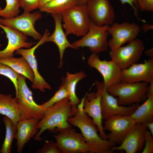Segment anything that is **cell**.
I'll use <instances>...</instances> for the list:
<instances>
[{
    "instance_id": "obj_11",
    "label": "cell",
    "mask_w": 153,
    "mask_h": 153,
    "mask_svg": "<svg viewBox=\"0 0 153 153\" xmlns=\"http://www.w3.org/2000/svg\"><path fill=\"white\" fill-rule=\"evenodd\" d=\"M87 62L90 67L95 69L101 74L106 89L121 82L122 69L113 60H101L98 54L92 53Z\"/></svg>"
},
{
    "instance_id": "obj_19",
    "label": "cell",
    "mask_w": 153,
    "mask_h": 153,
    "mask_svg": "<svg viewBox=\"0 0 153 153\" xmlns=\"http://www.w3.org/2000/svg\"><path fill=\"white\" fill-rule=\"evenodd\" d=\"M0 27L5 32L8 40L6 47L0 51V58L14 56L15 51L23 48H30L32 46L33 43L27 42V36L21 32L1 24Z\"/></svg>"
},
{
    "instance_id": "obj_44",
    "label": "cell",
    "mask_w": 153,
    "mask_h": 153,
    "mask_svg": "<svg viewBox=\"0 0 153 153\" xmlns=\"http://www.w3.org/2000/svg\"></svg>"
},
{
    "instance_id": "obj_18",
    "label": "cell",
    "mask_w": 153,
    "mask_h": 153,
    "mask_svg": "<svg viewBox=\"0 0 153 153\" xmlns=\"http://www.w3.org/2000/svg\"><path fill=\"white\" fill-rule=\"evenodd\" d=\"M101 94L97 90L95 92L86 93L84 101V111L90 116L97 127L99 136L102 139L108 140L102 125L101 107Z\"/></svg>"
},
{
    "instance_id": "obj_24",
    "label": "cell",
    "mask_w": 153,
    "mask_h": 153,
    "mask_svg": "<svg viewBox=\"0 0 153 153\" xmlns=\"http://www.w3.org/2000/svg\"><path fill=\"white\" fill-rule=\"evenodd\" d=\"M0 63L9 66L17 73L33 82L34 79L33 73L27 61L23 57L20 58L14 56L0 58Z\"/></svg>"
},
{
    "instance_id": "obj_9",
    "label": "cell",
    "mask_w": 153,
    "mask_h": 153,
    "mask_svg": "<svg viewBox=\"0 0 153 153\" xmlns=\"http://www.w3.org/2000/svg\"><path fill=\"white\" fill-rule=\"evenodd\" d=\"M97 90L101 94V107L103 120L114 115L130 116L139 106L135 104L129 106L119 105L116 98L107 91L103 82L95 81Z\"/></svg>"
},
{
    "instance_id": "obj_40",
    "label": "cell",
    "mask_w": 153,
    "mask_h": 153,
    "mask_svg": "<svg viewBox=\"0 0 153 153\" xmlns=\"http://www.w3.org/2000/svg\"><path fill=\"white\" fill-rule=\"evenodd\" d=\"M52 0H40L39 7V8L46 3Z\"/></svg>"
},
{
    "instance_id": "obj_25",
    "label": "cell",
    "mask_w": 153,
    "mask_h": 153,
    "mask_svg": "<svg viewBox=\"0 0 153 153\" xmlns=\"http://www.w3.org/2000/svg\"><path fill=\"white\" fill-rule=\"evenodd\" d=\"M136 124H144L153 121V94L147 95L144 102L139 106L130 115Z\"/></svg>"
},
{
    "instance_id": "obj_36",
    "label": "cell",
    "mask_w": 153,
    "mask_h": 153,
    "mask_svg": "<svg viewBox=\"0 0 153 153\" xmlns=\"http://www.w3.org/2000/svg\"><path fill=\"white\" fill-rule=\"evenodd\" d=\"M141 29L144 32L146 33L148 30L153 29V26L152 25L145 24L142 26Z\"/></svg>"
},
{
    "instance_id": "obj_35",
    "label": "cell",
    "mask_w": 153,
    "mask_h": 153,
    "mask_svg": "<svg viewBox=\"0 0 153 153\" xmlns=\"http://www.w3.org/2000/svg\"><path fill=\"white\" fill-rule=\"evenodd\" d=\"M122 4L128 3L133 8L134 12V14L138 20L141 21L143 22L145 21L143 20L140 19L137 16L138 10L137 7H139V5L138 0H120Z\"/></svg>"
},
{
    "instance_id": "obj_3",
    "label": "cell",
    "mask_w": 153,
    "mask_h": 153,
    "mask_svg": "<svg viewBox=\"0 0 153 153\" xmlns=\"http://www.w3.org/2000/svg\"><path fill=\"white\" fill-rule=\"evenodd\" d=\"M148 84L120 82L106 89L109 94L117 97L119 105H130L146 99Z\"/></svg>"
},
{
    "instance_id": "obj_38",
    "label": "cell",
    "mask_w": 153,
    "mask_h": 153,
    "mask_svg": "<svg viewBox=\"0 0 153 153\" xmlns=\"http://www.w3.org/2000/svg\"><path fill=\"white\" fill-rule=\"evenodd\" d=\"M145 53L146 55L150 57V58L153 59V48L146 50Z\"/></svg>"
},
{
    "instance_id": "obj_37",
    "label": "cell",
    "mask_w": 153,
    "mask_h": 153,
    "mask_svg": "<svg viewBox=\"0 0 153 153\" xmlns=\"http://www.w3.org/2000/svg\"><path fill=\"white\" fill-rule=\"evenodd\" d=\"M147 127L148 129L149 130V131L152 135L153 136V121L144 124Z\"/></svg>"
},
{
    "instance_id": "obj_7",
    "label": "cell",
    "mask_w": 153,
    "mask_h": 153,
    "mask_svg": "<svg viewBox=\"0 0 153 153\" xmlns=\"http://www.w3.org/2000/svg\"><path fill=\"white\" fill-rule=\"evenodd\" d=\"M53 137L62 153H86L89 149L82 134L72 126L58 131Z\"/></svg>"
},
{
    "instance_id": "obj_15",
    "label": "cell",
    "mask_w": 153,
    "mask_h": 153,
    "mask_svg": "<svg viewBox=\"0 0 153 153\" xmlns=\"http://www.w3.org/2000/svg\"><path fill=\"white\" fill-rule=\"evenodd\" d=\"M50 35V33L47 29L39 42L35 46L27 49L21 48L16 51V54L21 55L27 60L33 73L34 79L31 86L32 88L38 89L43 92H45L46 89L51 90L52 88L38 71L37 62L34 52L39 46L46 42L47 37Z\"/></svg>"
},
{
    "instance_id": "obj_14",
    "label": "cell",
    "mask_w": 153,
    "mask_h": 153,
    "mask_svg": "<svg viewBox=\"0 0 153 153\" xmlns=\"http://www.w3.org/2000/svg\"><path fill=\"white\" fill-rule=\"evenodd\" d=\"M86 6L90 19L96 25L110 26L114 23L115 14L109 0H89Z\"/></svg>"
},
{
    "instance_id": "obj_43",
    "label": "cell",
    "mask_w": 153,
    "mask_h": 153,
    "mask_svg": "<svg viewBox=\"0 0 153 153\" xmlns=\"http://www.w3.org/2000/svg\"><path fill=\"white\" fill-rule=\"evenodd\" d=\"M138 2H139V0H138Z\"/></svg>"
},
{
    "instance_id": "obj_17",
    "label": "cell",
    "mask_w": 153,
    "mask_h": 153,
    "mask_svg": "<svg viewBox=\"0 0 153 153\" xmlns=\"http://www.w3.org/2000/svg\"><path fill=\"white\" fill-rule=\"evenodd\" d=\"M153 81V59L144 63L134 64L122 70L121 82L130 83Z\"/></svg>"
},
{
    "instance_id": "obj_23",
    "label": "cell",
    "mask_w": 153,
    "mask_h": 153,
    "mask_svg": "<svg viewBox=\"0 0 153 153\" xmlns=\"http://www.w3.org/2000/svg\"><path fill=\"white\" fill-rule=\"evenodd\" d=\"M66 74V77L62 79L61 84L64 86L69 94L72 111L77 109V105L80 102L76 93V85L78 82L86 76V75L84 72L82 71L73 74L67 72Z\"/></svg>"
},
{
    "instance_id": "obj_4",
    "label": "cell",
    "mask_w": 153,
    "mask_h": 153,
    "mask_svg": "<svg viewBox=\"0 0 153 153\" xmlns=\"http://www.w3.org/2000/svg\"><path fill=\"white\" fill-rule=\"evenodd\" d=\"M61 14L63 22V27L67 36L71 34L77 37L83 36L88 32L90 19L86 4L76 5Z\"/></svg>"
},
{
    "instance_id": "obj_6",
    "label": "cell",
    "mask_w": 153,
    "mask_h": 153,
    "mask_svg": "<svg viewBox=\"0 0 153 153\" xmlns=\"http://www.w3.org/2000/svg\"><path fill=\"white\" fill-rule=\"evenodd\" d=\"M109 26H102L95 24L91 19L87 33L80 39L72 44L76 49L80 47H88L92 53L98 54L107 50L109 47L107 29Z\"/></svg>"
},
{
    "instance_id": "obj_30",
    "label": "cell",
    "mask_w": 153,
    "mask_h": 153,
    "mask_svg": "<svg viewBox=\"0 0 153 153\" xmlns=\"http://www.w3.org/2000/svg\"><path fill=\"white\" fill-rule=\"evenodd\" d=\"M0 75L8 78L13 82L16 90V94L18 92V79L20 74L9 66L0 63Z\"/></svg>"
},
{
    "instance_id": "obj_21",
    "label": "cell",
    "mask_w": 153,
    "mask_h": 153,
    "mask_svg": "<svg viewBox=\"0 0 153 153\" xmlns=\"http://www.w3.org/2000/svg\"><path fill=\"white\" fill-rule=\"evenodd\" d=\"M52 16L54 20L55 29L52 35H50L47 37L46 42H53L57 46L60 55V61L58 68H61L63 65V58L65 49L69 48L73 49L75 48L68 41L63 31L61 15L55 14H52Z\"/></svg>"
},
{
    "instance_id": "obj_13",
    "label": "cell",
    "mask_w": 153,
    "mask_h": 153,
    "mask_svg": "<svg viewBox=\"0 0 153 153\" xmlns=\"http://www.w3.org/2000/svg\"><path fill=\"white\" fill-rule=\"evenodd\" d=\"M105 120V124L103 126V129L110 132L107 135L108 140L119 145L122 143L127 134L136 124L130 115H114Z\"/></svg>"
},
{
    "instance_id": "obj_22",
    "label": "cell",
    "mask_w": 153,
    "mask_h": 153,
    "mask_svg": "<svg viewBox=\"0 0 153 153\" xmlns=\"http://www.w3.org/2000/svg\"><path fill=\"white\" fill-rule=\"evenodd\" d=\"M12 96L0 93V114L10 118L16 126L20 119V112L15 97Z\"/></svg>"
},
{
    "instance_id": "obj_29",
    "label": "cell",
    "mask_w": 153,
    "mask_h": 153,
    "mask_svg": "<svg viewBox=\"0 0 153 153\" xmlns=\"http://www.w3.org/2000/svg\"><path fill=\"white\" fill-rule=\"evenodd\" d=\"M68 97H69V95L67 90L64 86L61 84L53 96L48 101L41 105L43 108L46 109Z\"/></svg>"
},
{
    "instance_id": "obj_27",
    "label": "cell",
    "mask_w": 153,
    "mask_h": 153,
    "mask_svg": "<svg viewBox=\"0 0 153 153\" xmlns=\"http://www.w3.org/2000/svg\"><path fill=\"white\" fill-rule=\"evenodd\" d=\"M2 121L5 126L6 133L4 141L0 150V152L2 153H10L13 141L16 138L17 126L6 116L4 117Z\"/></svg>"
},
{
    "instance_id": "obj_28",
    "label": "cell",
    "mask_w": 153,
    "mask_h": 153,
    "mask_svg": "<svg viewBox=\"0 0 153 153\" xmlns=\"http://www.w3.org/2000/svg\"><path fill=\"white\" fill-rule=\"evenodd\" d=\"M5 7L2 9L0 16L5 19H8L15 17L20 12L18 0H6Z\"/></svg>"
},
{
    "instance_id": "obj_16",
    "label": "cell",
    "mask_w": 153,
    "mask_h": 153,
    "mask_svg": "<svg viewBox=\"0 0 153 153\" xmlns=\"http://www.w3.org/2000/svg\"><path fill=\"white\" fill-rule=\"evenodd\" d=\"M147 127L144 124H136L127 134L122 143L113 146L112 151H125L127 153H136L142 151L145 143V134Z\"/></svg>"
},
{
    "instance_id": "obj_39",
    "label": "cell",
    "mask_w": 153,
    "mask_h": 153,
    "mask_svg": "<svg viewBox=\"0 0 153 153\" xmlns=\"http://www.w3.org/2000/svg\"><path fill=\"white\" fill-rule=\"evenodd\" d=\"M89 0H77L78 5H84L86 4Z\"/></svg>"
},
{
    "instance_id": "obj_12",
    "label": "cell",
    "mask_w": 153,
    "mask_h": 153,
    "mask_svg": "<svg viewBox=\"0 0 153 153\" xmlns=\"http://www.w3.org/2000/svg\"><path fill=\"white\" fill-rule=\"evenodd\" d=\"M107 31L112 37L108 43L109 47L112 50L136 39L141 28L134 23L124 22L120 24L114 23L109 26Z\"/></svg>"
},
{
    "instance_id": "obj_26",
    "label": "cell",
    "mask_w": 153,
    "mask_h": 153,
    "mask_svg": "<svg viewBox=\"0 0 153 153\" xmlns=\"http://www.w3.org/2000/svg\"><path fill=\"white\" fill-rule=\"evenodd\" d=\"M77 5V0H53L44 5L39 9L41 12L52 15L61 14Z\"/></svg>"
},
{
    "instance_id": "obj_31",
    "label": "cell",
    "mask_w": 153,
    "mask_h": 153,
    "mask_svg": "<svg viewBox=\"0 0 153 153\" xmlns=\"http://www.w3.org/2000/svg\"><path fill=\"white\" fill-rule=\"evenodd\" d=\"M38 153H62L56 142L53 141H45L42 148L39 150Z\"/></svg>"
},
{
    "instance_id": "obj_42",
    "label": "cell",
    "mask_w": 153,
    "mask_h": 153,
    "mask_svg": "<svg viewBox=\"0 0 153 153\" xmlns=\"http://www.w3.org/2000/svg\"><path fill=\"white\" fill-rule=\"evenodd\" d=\"M1 44L0 43V47H1Z\"/></svg>"
},
{
    "instance_id": "obj_2",
    "label": "cell",
    "mask_w": 153,
    "mask_h": 153,
    "mask_svg": "<svg viewBox=\"0 0 153 153\" xmlns=\"http://www.w3.org/2000/svg\"><path fill=\"white\" fill-rule=\"evenodd\" d=\"M72 116L69 97L46 108L43 117L38 122L37 129L39 130L35 136L34 139L41 140L43 138L41 135L46 130L56 132L60 129L72 126L68 123L67 119Z\"/></svg>"
},
{
    "instance_id": "obj_10",
    "label": "cell",
    "mask_w": 153,
    "mask_h": 153,
    "mask_svg": "<svg viewBox=\"0 0 153 153\" xmlns=\"http://www.w3.org/2000/svg\"><path fill=\"white\" fill-rule=\"evenodd\" d=\"M42 16L41 13L39 11L33 13L24 12L20 15L11 18H0V24L16 30L35 40H39L42 36L36 30L35 24Z\"/></svg>"
},
{
    "instance_id": "obj_8",
    "label": "cell",
    "mask_w": 153,
    "mask_h": 153,
    "mask_svg": "<svg viewBox=\"0 0 153 153\" xmlns=\"http://www.w3.org/2000/svg\"><path fill=\"white\" fill-rule=\"evenodd\" d=\"M144 49L142 41L136 39L124 46L111 50L110 56L122 69H126L137 63Z\"/></svg>"
},
{
    "instance_id": "obj_1",
    "label": "cell",
    "mask_w": 153,
    "mask_h": 153,
    "mask_svg": "<svg viewBox=\"0 0 153 153\" xmlns=\"http://www.w3.org/2000/svg\"><path fill=\"white\" fill-rule=\"evenodd\" d=\"M73 116L67 119L68 123L80 130L90 153H112V147L116 144L109 140L101 138L97 133L98 129L92 119L84 110L77 108L72 111Z\"/></svg>"
},
{
    "instance_id": "obj_5",
    "label": "cell",
    "mask_w": 153,
    "mask_h": 153,
    "mask_svg": "<svg viewBox=\"0 0 153 153\" xmlns=\"http://www.w3.org/2000/svg\"><path fill=\"white\" fill-rule=\"evenodd\" d=\"M26 77L20 74L18 79V92L15 97L18 106L20 119L37 118L41 120L44 116L46 109L34 101L32 92L26 82Z\"/></svg>"
},
{
    "instance_id": "obj_34",
    "label": "cell",
    "mask_w": 153,
    "mask_h": 153,
    "mask_svg": "<svg viewBox=\"0 0 153 153\" xmlns=\"http://www.w3.org/2000/svg\"><path fill=\"white\" fill-rule=\"evenodd\" d=\"M139 4L143 10L153 12V0H139Z\"/></svg>"
},
{
    "instance_id": "obj_41",
    "label": "cell",
    "mask_w": 153,
    "mask_h": 153,
    "mask_svg": "<svg viewBox=\"0 0 153 153\" xmlns=\"http://www.w3.org/2000/svg\"><path fill=\"white\" fill-rule=\"evenodd\" d=\"M2 9V8H1L0 7V13Z\"/></svg>"
},
{
    "instance_id": "obj_32",
    "label": "cell",
    "mask_w": 153,
    "mask_h": 153,
    "mask_svg": "<svg viewBox=\"0 0 153 153\" xmlns=\"http://www.w3.org/2000/svg\"><path fill=\"white\" fill-rule=\"evenodd\" d=\"M20 7L24 12H30L39 7L40 0H18Z\"/></svg>"
},
{
    "instance_id": "obj_33",
    "label": "cell",
    "mask_w": 153,
    "mask_h": 153,
    "mask_svg": "<svg viewBox=\"0 0 153 153\" xmlns=\"http://www.w3.org/2000/svg\"><path fill=\"white\" fill-rule=\"evenodd\" d=\"M142 153H153V135L147 129L145 134V143Z\"/></svg>"
},
{
    "instance_id": "obj_20",
    "label": "cell",
    "mask_w": 153,
    "mask_h": 153,
    "mask_svg": "<svg viewBox=\"0 0 153 153\" xmlns=\"http://www.w3.org/2000/svg\"><path fill=\"white\" fill-rule=\"evenodd\" d=\"M40 120L37 118L20 119L16 126L17 151L22 152L25 145L38 133L37 125Z\"/></svg>"
}]
</instances>
